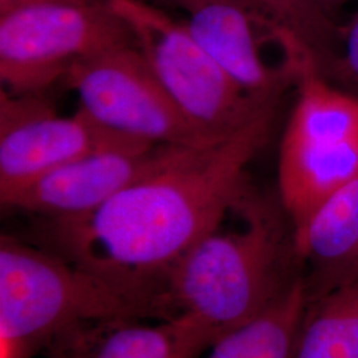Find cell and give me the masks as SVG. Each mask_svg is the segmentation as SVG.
Here are the masks:
<instances>
[{
    "instance_id": "cell-1",
    "label": "cell",
    "mask_w": 358,
    "mask_h": 358,
    "mask_svg": "<svg viewBox=\"0 0 358 358\" xmlns=\"http://www.w3.org/2000/svg\"><path fill=\"white\" fill-rule=\"evenodd\" d=\"M275 110L223 141L164 145L153 166L103 205L48 220L53 251L148 303L165 320L169 271L222 226L250 189L245 170L268 140Z\"/></svg>"
},
{
    "instance_id": "cell-2",
    "label": "cell",
    "mask_w": 358,
    "mask_h": 358,
    "mask_svg": "<svg viewBox=\"0 0 358 358\" xmlns=\"http://www.w3.org/2000/svg\"><path fill=\"white\" fill-rule=\"evenodd\" d=\"M236 231L208 234L169 271L166 320L178 333L185 358H201L226 336L278 303L301 278L291 222L251 187L235 207Z\"/></svg>"
},
{
    "instance_id": "cell-3",
    "label": "cell",
    "mask_w": 358,
    "mask_h": 358,
    "mask_svg": "<svg viewBox=\"0 0 358 358\" xmlns=\"http://www.w3.org/2000/svg\"><path fill=\"white\" fill-rule=\"evenodd\" d=\"M153 308L53 250L0 238V358H32L66 329Z\"/></svg>"
},
{
    "instance_id": "cell-4",
    "label": "cell",
    "mask_w": 358,
    "mask_h": 358,
    "mask_svg": "<svg viewBox=\"0 0 358 358\" xmlns=\"http://www.w3.org/2000/svg\"><path fill=\"white\" fill-rule=\"evenodd\" d=\"M134 43L110 0H36L0 15L1 90L44 93L77 63Z\"/></svg>"
},
{
    "instance_id": "cell-5",
    "label": "cell",
    "mask_w": 358,
    "mask_h": 358,
    "mask_svg": "<svg viewBox=\"0 0 358 358\" xmlns=\"http://www.w3.org/2000/svg\"><path fill=\"white\" fill-rule=\"evenodd\" d=\"M128 22L136 43L167 93L192 125L213 141L236 134L257 117L276 109L244 92L178 23L143 0H110Z\"/></svg>"
},
{
    "instance_id": "cell-6",
    "label": "cell",
    "mask_w": 358,
    "mask_h": 358,
    "mask_svg": "<svg viewBox=\"0 0 358 358\" xmlns=\"http://www.w3.org/2000/svg\"><path fill=\"white\" fill-rule=\"evenodd\" d=\"M63 81L76 93L85 113L118 134L171 146L217 142L206 137L179 109L137 43L77 63Z\"/></svg>"
},
{
    "instance_id": "cell-7",
    "label": "cell",
    "mask_w": 358,
    "mask_h": 358,
    "mask_svg": "<svg viewBox=\"0 0 358 358\" xmlns=\"http://www.w3.org/2000/svg\"><path fill=\"white\" fill-rule=\"evenodd\" d=\"M124 138L129 137L103 128L81 108L62 115L43 93L13 94L1 90V205L57 167Z\"/></svg>"
},
{
    "instance_id": "cell-8",
    "label": "cell",
    "mask_w": 358,
    "mask_h": 358,
    "mask_svg": "<svg viewBox=\"0 0 358 358\" xmlns=\"http://www.w3.org/2000/svg\"><path fill=\"white\" fill-rule=\"evenodd\" d=\"M162 146L124 138L57 167L3 206L48 220L85 215L141 178Z\"/></svg>"
},
{
    "instance_id": "cell-9",
    "label": "cell",
    "mask_w": 358,
    "mask_h": 358,
    "mask_svg": "<svg viewBox=\"0 0 358 358\" xmlns=\"http://www.w3.org/2000/svg\"><path fill=\"white\" fill-rule=\"evenodd\" d=\"M186 13L192 36L251 97L279 103L297 81L296 65L271 66L266 62L263 44L269 40L279 45L278 38L243 0H195Z\"/></svg>"
},
{
    "instance_id": "cell-10",
    "label": "cell",
    "mask_w": 358,
    "mask_h": 358,
    "mask_svg": "<svg viewBox=\"0 0 358 358\" xmlns=\"http://www.w3.org/2000/svg\"><path fill=\"white\" fill-rule=\"evenodd\" d=\"M307 301L358 278V179L324 201L294 231Z\"/></svg>"
},
{
    "instance_id": "cell-11",
    "label": "cell",
    "mask_w": 358,
    "mask_h": 358,
    "mask_svg": "<svg viewBox=\"0 0 358 358\" xmlns=\"http://www.w3.org/2000/svg\"><path fill=\"white\" fill-rule=\"evenodd\" d=\"M358 179V138L317 143L282 137L279 154V199L297 230L310 214Z\"/></svg>"
},
{
    "instance_id": "cell-12",
    "label": "cell",
    "mask_w": 358,
    "mask_h": 358,
    "mask_svg": "<svg viewBox=\"0 0 358 358\" xmlns=\"http://www.w3.org/2000/svg\"><path fill=\"white\" fill-rule=\"evenodd\" d=\"M48 358H185L170 320L115 317L66 329L45 346Z\"/></svg>"
},
{
    "instance_id": "cell-13",
    "label": "cell",
    "mask_w": 358,
    "mask_h": 358,
    "mask_svg": "<svg viewBox=\"0 0 358 358\" xmlns=\"http://www.w3.org/2000/svg\"><path fill=\"white\" fill-rule=\"evenodd\" d=\"M297 100L284 131L297 141H348L358 138V97L331 87L313 64L297 77Z\"/></svg>"
},
{
    "instance_id": "cell-14",
    "label": "cell",
    "mask_w": 358,
    "mask_h": 358,
    "mask_svg": "<svg viewBox=\"0 0 358 358\" xmlns=\"http://www.w3.org/2000/svg\"><path fill=\"white\" fill-rule=\"evenodd\" d=\"M307 309L303 275L294 287L255 320L220 337L205 358H292Z\"/></svg>"
},
{
    "instance_id": "cell-15",
    "label": "cell",
    "mask_w": 358,
    "mask_h": 358,
    "mask_svg": "<svg viewBox=\"0 0 358 358\" xmlns=\"http://www.w3.org/2000/svg\"><path fill=\"white\" fill-rule=\"evenodd\" d=\"M292 358H358V278L307 301Z\"/></svg>"
},
{
    "instance_id": "cell-16",
    "label": "cell",
    "mask_w": 358,
    "mask_h": 358,
    "mask_svg": "<svg viewBox=\"0 0 358 358\" xmlns=\"http://www.w3.org/2000/svg\"><path fill=\"white\" fill-rule=\"evenodd\" d=\"M275 34L278 43L294 41L315 62L321 76L341 47V31L316 0H243Z\"/></svg>"
},
{
    "instance_id": "cell-17",
    "label": "cell",
    "mask_w": 358,
    "mask_h": 358,
    "mask_svg": "<svg viewBox=\"0 0 358 358\" xmlns=\"http://www.w3.org/2000/svg\"><path fill=\"white\" fill-rule=\"evenodd\" d=\"M325 75L358 88V11L343 26L340 52L322 77Z\"/></svg>"
},
{
    "instance_id": "cell-18",
    "label": "cell",
    "mask_w": 358,
    "mask_h": 358,
    "mask_svg": "<svg viewBox=\"0 0 358 358\" xmlns=\"http://www.w3.org/2000/svg\"><path fill=\"white\" fill-rule=\"evenodd\" d=\"M36 0H0V15L11 13L20 7L28 6Z\"/></svg>"
},
{
    "instance_id": "cell-19",
    "label": "cell",
    "mask_w": 358,
    "mask_h": 358,
    "mask_svg": "<svg viewBox=\"0 0 358 358\" xmlns=\"http://www.w3.org/2000/svg\"><path fill=\"white\" fill-rule=\"evenodd\" d=\"M321 7L328 13H333L336 10H338L340 7H343L345 3H349L350 0H316Z\"/></svg>"
},
{
    "instance_id": "cell-20",
    "label": "cell",
    "mask_w": 358,
    "mask_h": 358,
    "mask_svg": "<svg viewBox=\"0 0 358 358\" xmlns=\"http://www.w3.org/2000/svg\"><path fill=\"white\" fill-rule=\"evenodd\" d=\"M155 1L170 4V6H174V7H179V8H182V10L186 11V8L192 4V1H195V0H155Z\"/></svg>"
}]
</instances>
